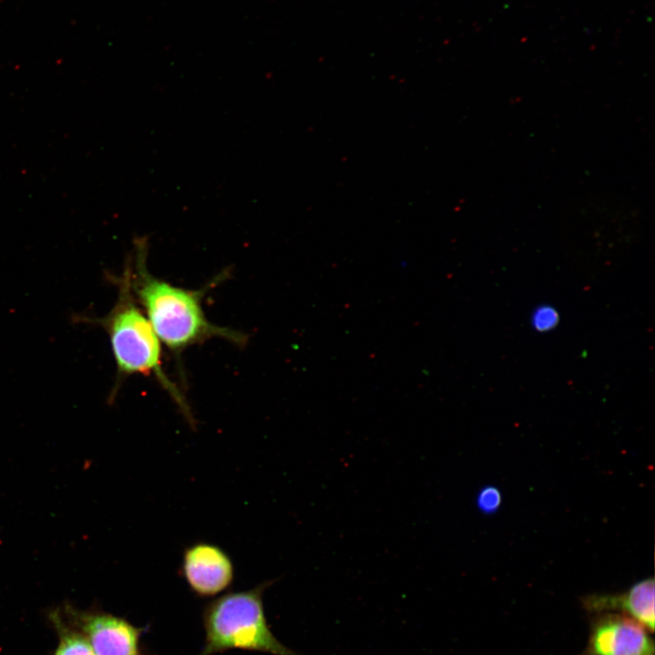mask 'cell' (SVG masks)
I'll list each match as a JSON object with an SVG mask.
<instances>
[{"label":"cell","mask_w":655,"mask_h":655,"mask_svg":"<svg viewBox=\"0 0 655 655\" xmlns=\"http://www.w3.org/2000/svg\"><path fill=\"white\" fill-rule=\"evenodd\" d=\"M273 581L247 590L229 592L208 602L203 611L205 643L197 655L228 650L299 655L282 644L271 631L264 610L263 593Z\"/></svg>","instance_id":"obj_3"},{"label":"cell","mask_w":655,"mask_h":655,"mask_svg":"<svg viewBox=\"0 0 655 655\" xmlns=\"http://www.w3.org/2000/svg\"><path fill=\"white\" fill-rule=\"evenodd\" d=\"M72 627L90 643L96 655H145L140 645L142 628L100 610H80L69 603L59 608Z\"/></svg>","instance_id":"obj_4"},{"label":"cell","mask_w":655,"mask_h":655,"mask_svg":"<svg viewBox=\"0 0 655 655\" xmlns=\"http://www.w3.org/2000/svg\"><path fill=\"white\" fill-rule=\"evenodd\" d=\"M182 576L198 597H214L234 580V565L228 554L208 542H196L183 552Z\"/></svg>","instance_id":"obj_6"},{"label":"cell","mask_w":655,"mask_h":655,"mask_svg":"<svg viewBox=\"0 0 655 655\" xmlns=\"http://www.w3.org/2000/svg\"><path fill=\"white\" fill-rule=\"evenodd\" d=\"M117 287V298L112 309L102 317H78L101 327L107 334L116 366V378L110 401L116 397L124 379L133 375L155 378L175 402L188 425L196 428V418L184 392L166 375L162 361L161 341L139 306L131 287L130 266L126 260L120 276H111Z\"/></svg>","instance_id":"obj_2"},{"label":"cell","mask_w":655,"mask_h":655,"mask_svg":"<svg viewBox=\"0 0 655 655\" xmlns=\"http://www.w3.org/2000/svg\"><path fill=\"white\" fill-rule=\"evenodd\" d=\"M650 634L624 614L596 613L590 620L588 643L580 655H654Z\"/></svg>","instance_id":"obj_5"},{"label":"cell","mask_w":655,"mask_h":655,"mask_svg":"<svg viewBox=\"0 0 655 655\" xmlns=\"http://www.w3.org/2000/svg\"><path fill=\"white\" fill-rule=\"evenodd\" d=\"M559 319L557 310L551 306L544 305L538 307L533 312L531 324L538 331L544 332L554 328L558 325Z\"/></svg>","instance_id":"obj_10"},{"label":"cell","mask_w":655,"mask_h":655,"mask_svg":"<svg viewBox=\"0 0 655 655\" xmlns=\"http://www.w3.org/2000/svg\"><path fill=\"white\" fill-rule=\"evenodd\" d=\"M583 608L593 614H624L654 631V579L648 578L620 594H593L582 598Z\"/></svg>","instance_id":"obj_7"},{"label":"cell","mask_w":655,"mask_h":655,"mask_svg":"<svg viewBox=\"0 0 655 655\" xmlns=\"http://www.w3.org/2000/svg\"><path fill=\"white\" fill-rule=\"evenodd\" d=\"M48 620L58 640L53 655H96L86 637L66 622L59 608L48 612Z\"/></svg>","instance_id":"obj_8"},{"label":"cell","mask_w":655,"mask_h":655,"mask_svg":"<svg viewBox=\"0 0 655 655\" xmlns=\"http://www.w3.org/2000/svg\"><path fill=\"white\" fill-rule=\"evenodd\" d=\"M133 245L134 252L128 259L133 293L161 343L170 352L178 358L188 347L214 338L238 347L247 344L246 334L213 324L202 307L206 294L229 276L227 269L199 289L180 287L149 272L147 236L136 237Z\"/></svg>","instance_id":"obj_1"},{"label":"cell","mask_w":655,"mask_h":655,"mask_svg":"<svg viewBox=\"0 0 655 655\" xmlns=\"http://www.w3.org/2000/svg\"><path fill=\"white\" fill-rule=\"evenodd\" d=\"M502 496L500 490L494 486L482 488L476 499L478 509L485 514L495 513L501 506Z\"/></svg>","instance_id":"obj_9"}]
</instances>
